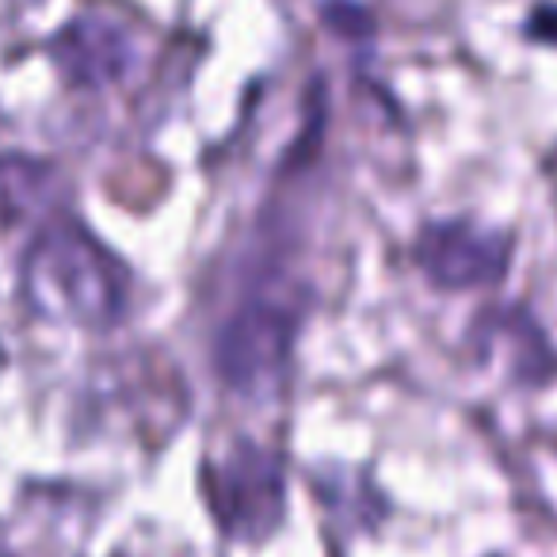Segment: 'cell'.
<instances>
[{
  "instance_id": "1",
  "label": "cell",
  "mask_w": 557,
  "mask_h": 557,
  "mask_svg": "<svg viewBox=\"0 0 557 557\" xmlns=\"http://www.w3.org/2000/svg\"><path fill=\"white\" fill-rule=\"evenodd\" d=\"M24 295L42 318L111 329L126 313V271L73 218H47L24 260Z\"/></svg>"
},
{
  "instance_id": "7",
  "label": "cell",
  "mask_w": 557,
  "mask_h": 557,
  "mask_svg": "<svg viewBox=\"0 0 557 557\" xmlns=\"http://www.w3.org/2000/svg\"><path fill=\"white\" fill-rule=\"evenodd\" d=\"M531 35L542 42H557V9H539L531 20Z\"/></svg>"
},
{
  "instance_id": "4",
  "label": "cell",
  "mask_w": 557,
  "mask_h": 557,
  "mask_svg": "<svg viewBox=\"0 0 557 557\" xmlns=\"http://www.w3.org/2000/svg\"><path fill=\"white\" fill-rule=\"evenodd\" d=\"M511 248L500 233L478 230L466 222L428 225L424 237L417 240V263L435 287L466 290L488 287L508 271Z\"/></svg>"
},
{
  "instance_id": "3",
  "label": "cell",
  "mask_w": 557,
  "mask_h": 557,
  "mask_svg": "<svg viewBox=\"0 0 557 557\" xmlns=\"http://www.w3.org/2000/svg\"><path fill=\"white\" fill-rule=\"evenodd\" d=\"M298 336V313L287 302H268L256 298L245 302L218 336L214 363L218 379L233 394H263L278 386L290 367Z\"/></svg>"
},
{
  "instance_id": "6",
  "label": "cell",
  "mask_w": 557,
  "mask_h": 557,
  "mask_svg": "<svg viewBox=\"0 0 557 557\" xmlns=\"http://www.w3.org/2000/svg\"><path fill=\"white\" fill-rule=\"evenodd\" d=\"M58 195L54 169L32 157H0V222L20 225L35 214H47Z\"/></svg>"
},
{
  "instance_id": "2",
  "label": "cell",
  "mask_w": 557,
  "mask_h": 557,
  "mask_svg": "<svg viewBox=\"0 0 557 557\" xmlns=\"http://www.w3.org/2000/svg\"><path fill=\"white\" fill-rule=\"evenodd\" d=\"M207 496L225 534L260 542L275 534L287 511V481L271 450L248 440H225L207 462Z\"/></svg>"
},
{
  "instance_id": "5",
  "label": "cell",
  "mask_w": 557,
  "mask_h": 557,
  "mask_svg": "<svg viewBox=\"0 0 557 557\" xmlns=\"http://www.w3.org/2000/svg\"><path fill=\"white\" fill-rule=\"evenodd\" d=\"M54 62L73 85L103 88L126 73V65L134 62V47L111 20L81 16L54 39Z\"/></svg>"
}]
</instances>
